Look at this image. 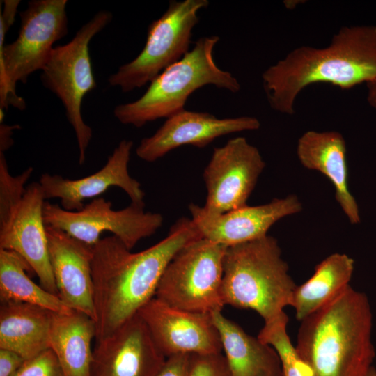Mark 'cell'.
I'll use <instances>...</instances> for the list:
<instances>
[{"label":"cell","mask_w":376,"mask_h":376,"mask_svg":"<svg viewBox=\"0 0 376 376\" xmlns=\"http://www.w3.org/2000/svg\"><path fill=\"white\" fill-rule=\"evenodd\" d=\"M226 249L203 237L185 246L164 270L155 297L187 311H221L225 306L221 286Z\"/></svg>","instance_id":"8"},{"label":"cell","mask_w":376,"mask_h":376,"mask_svg":"<svg viewBox=\"0 0 376 376\" xmlns=\"http://www.w3.org/2000/svg\"><path fill=\"white\" fill-rule=\"evenodd\" d=\"M218 36H203L182 58L169 65L149 84L136 100L120 104L113 115L124 125L141 127L185 109L189 97L207 85L237 93L241 86L230 72L219 68L213 58Z\"/></svg>","instance_id":"6"},{"label":"cell","mask_w":376,"mask_h":376,"mask_svg":"<svg viewBox=\"0 0 376 376\" xmlns=\"http://www.w3.org/2000/svg\"><path fill=\"white\" fill-rule=\"evenodd\" d=\"M14 376H65L54 352L49 348L25 360Z\"/></svg>","instance_id":"27"},{"label":"cell","mask_w":376,"mask_h":376,"mask_svg":"<svg viewBox=\"0 0 376 376\" xmlns=\"http://www.w3.org/2000/svg\"><path fill=\"white\" fill-rule=\"evenodd\" d=\"M144 206L131 203L116 210L110 201L97 197L79 211H68L45 201L43 219L46 226L89 246H95L102 233L110 232L131 250L141 240L155 234L163 223L161 214L145 212Z\"/></svg>","instance_id":"10"},{"label":"cell","mask_w":376,"mask_h":376,"mask_svg":"<svg viewBox=\"0 0 376 376\" xmlns=\"http://www.w3.org/2000/svg\"><path fill=\"white\" fill-rule=\"evenodd\" d=\"M189 210L191 219L203 238L228 247L267 235L276 222L299 213L302 205L296 195L290 194L263 205H246L221 214H209L194 203L189 205Z\"/></svg>","instance_id":"16"},{"label":"cell","mask_w":376,"mask_h":376,"mask_svg":"<svg viewBox=\"0 0 376 376\" xmlns=\"http://www.w3.org/2000/svg\"><path fill=\"white\" fill-rule=\"evenodd\" d=\"M24 361L15 352L0 349V376H14Z\"/></svg>","instance_id":"30"},{"label":"cell","mask_w":376,"mask_h":376,"mask_svg":"<svg viewBox=\"0 0 376 376\" xmlns=\"http://www.w3.org/2000/svg\"><path fill=\"white\" fill-rule=\"evenodd\" d=\"M366 376H376V369L372 366Z\"/></svg>","instance_id":"34"},{"label":"cell","mask_w":376,"mask_h":376,"mask_svg":"<svg viewBox=\"0 0 376 376\" xmlns=\"http://www.w3.org/2000/svg\"><path fill=\"white\" fill-rule=\"evenodd\" d=\"M19 125H8L3 123H0V152H3L8 150L13 144L12 138L13 131L19 129Z\"/></svg>","instance_id":"31"},{"label":"cell","mask_w":376,"mask_h":376,"mask_svg":"<svg viewBox=\"0 0 376 376\" xmlns=\"http://www.w3.org/2000/svg\"><path fill=\"white\" fill-rule=\"evenodd\" d=\"M189 354H178L170 356L155 376H189Z\"/></svg>","instance_id":"29"},{"label":"cell","mask_w":376,"mask_h":376,"mask_svg":"<svg viewBox=\"0 0 376 376\" xmlns=\"http://www.w3.org/2000/svg\"><path fill=\"white\" fill-rule=\"evenodd\" d=\"M33 272L14 251L0 249V299L1 303L20 302L40 306L59 313L72 310L58 296L37 285L28 276Z\"/></svg>","instance_id":"24"},{"label":"cell","mask_w":376,"mask_h":376,"mask_svg":"<svg viewBox=\"0 0 376 376\" xmlns=\"http://www.w3.org/2000/svg\"><path fill=\"white\" fill-rule=\"evenodd\" d=\"M366 86L368 103L371 107L376 109V80Z\"/></svg>","instance_id":"32"},{"label":"cell","mask_w":376,"mask_h":376,"mask_svg":"<svg viewBox=\"0 0 376 376\" xmlns=\"http://www.w3.org/2000/svg\"><path fill=\"white\" fill-rule=\"evenodd\" d=\"M52 311L38 306L1 303L0 349L16 352L25 360L49 349Z\"/></svg>","instance_id":"22"},{"label":"cell","mask_w":376,"mask_h":376,"mask_svg":"<svg viewBox=\"0 0 376 376\" xmlns=\"http://www.w3.org/2000/svg\"><path fill=\"white\" fill-rule=\"evenodd\" d=\"M300 322L295 347L307 376H366L375 352L365 293L349 285Z\"/></svg>","instance_id":"3"},{"label":"cell","mask_w":376,"mask_h":376,"mask_svg":"<svg viewBox=\"0 0 376 376\" xmlns=\"http://www.w3.org/2000/svg\"><path fill=\"white\" fill-rule=\"evenodd\" d=\"M270 107L292 115L299 94L314 84L349 90L376 80V25L342 27L329 45L298 47L262 74Z\"/></svg>","instance_id":"2"},{"label":"cell","mask_w":376,"mask_h":376,"mask_svg":"<svg viewBox=\"0 0 376 376\" xmlns=\"http://www.w3.org/2000/svg\"><path fill=\"white\" fill-rule=\"evenodd\" d=\"M288 320L287 314L283 312L274 320L265 323L257 337L277 352L283 376H307L288 334Z\"/></svg>","instance_id":"25"},{"label":"cell","mask_w":376,"mask_h":376,"mask_svg":"<svg viewBox=\"0 0 376 376\" xmlns=\"http://www.w3.org/2000/svg\"><path fill=\"white\" fill-rule=\"evenodd\" d=\"M49 261L58 296L72 310L95 320L92 260L93 246L46 226Z\"/></svg>","instance_id":"18"},{"label":"cell","mask_w":376,"mask_h":376,"mask_svg":"<svg viewBox=\"0 0 376 376\" xmlns=\"http://www.w3.org/2000/svg\"><path fill=\"white\" fill-rule=\"evenodd\" d=\"M108 10H100L81 26L68 43L54 47L41 70L44 87L61 101L65 115L75 132L79 148V164L86 160L92 139V129L84 120L81 104L84 97L97 87L89 45L93 38L112 20Z\"/></svg>","instance_id":"7"},{"label":"cell","mask_w":376,"mask_h":376,"mask_svg":"<svg viewBox=\"0 0 376 376\" xmlns=\"http://www.w3.org/2000/svg\"><path fill=\"white\" fill-rule=\"evenodd\" d=\"M260 127V121L252 116L218 118L210 113L184 109L167 118L152 136L143 138L136 154L143 161L153 162L182 146L202 148L220 136Z\"/></svg>","instance_id":"17"},{"label":"cell","mask_w":376,"mask_h":376,"mask_svg":"<svg viewBox=\"0 0 376 376\" xmlns=\"http://www.w3.org/2000/svg\"><path fill=\"white\" fill-rule=\"evenodd\" d=\"M301 1H285L284 4L285 7L288 9L295 8L297 5L300 3Z\"/></svg>","instance_id":"33"},{"label":"cell","mask_w":376,"mask_h":376,"mask_svg":"<svg viewBox=\"0 0 376 376\" xmlns=\"http://www.w3.org/2000/svg\"><path fill=\"white\" fill-rule=\"evenodd\" d=\"M265 166L258 149L244 137L214 148L203 174L207 189L204 210L221 214L246 205Z\"/></svg>","instance_id":"11"},{"label":"cell","mask_w":376,"mask_h":376,"mask_svg":"<svg viewBox=\"0 0 376 376\" xmlns=\"http://www.w3.org/2000/svg\"><path fill=\"white\" fill-rule=\"evenodd\" d=\"M208 5L207 0L169 1L162 15L150 24L141 52L109 76V85L128 93L150 84L182 58L189 51L192 31L199 22L198 13Z\"/></svg>","instance_id":"9"},{"label":"cell","mask_w":376,"mask_h":376,"mask_svg":"<svg viewBox=\"0 0 376 376\" xmlns=\"http://www.w3.org/2000/svg\"><path fill=\"white\" fill-rule=\"evenodd\" d=\"M211 315L233 376H283L280 357L273 347L247 334L221 311Z\"/></svg>","instance_id":"20"},{"label":"cell","mask_w":376,"mask_h":376,"mask_svg":"<svg viewBox=\"0 0 376 376\" xmlns=\"http://www.w3.org/2000/svg\"><path fill=\"white\" fill-rule=\"evenodd\" d=\"M276 238H261L228 246L224 259L221 292L225 305L251 309L270 322L291 306L297 285Z\"/></svg>","instance_id":"5"},{"label":"cell","mask_w":376,"mask_h":376,"mask_svg":"<svg viewBox=\"0 0 376 376\" xmlns=\"http://www.w3.org/2000/svg\"><path fill=\"white\" fill-rule=\"evenodd\" d=\"M189 376H233L221 353L191 354Z\"/></svg>","instance_id":"28"},{"label":"cell","mask_w":376,"mask_h":376,"mask_svg":"<svg viewBox=\"0 0 376 376\" xmlns=\"http://www.w3.org/2000/svg\"><path fill=\"white\" fill-rule=\"evenodd\" d=\"M33 171V169L30 166L19 175H12L4 153L0 152V217L22 198L26 189L25 185Z\"/></svg>","instance_id":"26"},{"label":"cell","mask_w":376,"mask_h":376,"mask_svg":"<svg viewBox=\"0 0 376 376\" xmlns=\"http://www.w3.org/2000/svg\"><path fill=\"white\" fill-rule=\"evenodd\" d=\"M138 314L166 358L178 354L221 353L220 336L211 313L181 310L155 297Z\"/></svg>","instance_id":"13"},{"label":"cell","mask_w":376,"mask_h":376,"mask_svg":"<svg viewBox=\"0 0 376 376\" xmlns=\"http://www.w3.org/2000/svg\"><path fill=\"white\" fill-rule=\"evenodd\" d=\"M133 145L130 140H122L102 168L79 179L72 180L60 175L43 173L38 182L45 201L58 198L63 209L79 211L84 207L86 199H94L109 189L117 187L128 195L131 203L145 205V193L141 184L128 171Z\"/></svg>","instance_id":"15"},{"label":"cell","mask_w":376,"mask_h":376,"mask_svg":"<svg viewBox=\"0 0 376 376\" xmlns=\"http://www.w3.org/2000/svg\"><path fill=\"white\" fill-rule=\"evenodd\" d=\"M67 0H32L19 13L20 26L16 39L4 45L13 24L19 3L5 1L0 13V109L13 106L26 108L16 93L17 82L26 83L29 77L42 70L54 47L68 32Z\"/></svg>","instance_id":"4"},{"label":"cell","mask_w":376,"mask_h":376,"mask_svg":"<svg viewBox=\"0 0 376 376\" xmlns=\"http://www.w3.org/2000/svg\"><path fill=\"white\" fill-rule=\"evenodd\" d=\"M95 335V322L86 314L52 312L49 348L65 376H91V343Z\"/></svg>","instance_id":"21"},{"label":"cell","mask_w":376,"mask_h":376,"mask_svg":"<svg viewBox=\"0 0 376 376\" xmlns=\"http://www.w3.org/2000/svg\"><path fill=\"white\" fill-rule=\"evenodd\" d=\"M354 268V260L345 253L329 255L315 268L313 274L297 285L291 307L301 321L336 297L350 285Z\"/></svg>","instance_id":"23"},{"label":"cell","mask_w":376,"mask_h":376,"mask_svg":"<svg viewBox=\"0 0 376 376\" xmlns=\"http://www.w3.org/2000/svg\"><path fill=\"white\" fill-rule=\"evenodd\" d=\"M201 237L192 220L181 217L165 238L137 253L131 252L114 235L93 246L96 341L113 332L154 298L171 260L185 246Z\"/></svg>","instance_id":"1"},{"label":"cell","mask_w":376,"mask_h":376,"mask_svg":"<svg viewBox=\"0 0 376 376\" xmlns=\"http://www.w3.org/2000/svg\"><path fill=\"white\" fill-rule=\"evenodd\" d=\"M346 143L336 131L310 130L299 139L297 155L303 166L324 175L335 189L336 199L352 224L360 222L359 207L348 188Z\"/></svg>","instance_id":"19"},{"label":"cell","mask_w":376,"mask_h":376,"mask_svg":"<svg viewBox=\"0 0 376 376\" xmlns=\"http://www.w3.org/2000/svg\"><path fill=\"white\" fill-rule=\"evenodd\" d=\"M45 201L38 182L26 187L22 198L0 217V249L19 255L37 275L40 285L58 296L43 219Z\"/></svg>","instance_id":"12"},{"label":"cell","mask_w":376,"mask_h":376,"mask_svg":"<svg viewBox=\"0 0 376 376\" xmlns=\"http://www.w3.org/2000/svg\"><path fill=\"white\" fill-rule=\"evenodd\" d=\"M166 359L137 313L96 341L91 376H155Z\"/></svg>","instance_id":"14"}]
</instances>
